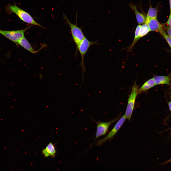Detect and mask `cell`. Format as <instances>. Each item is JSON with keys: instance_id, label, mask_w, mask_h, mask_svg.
<instances>
[{"instance_id": "obj_6", "label": "cell", "mask_w": 171, "mask_h": 171, "mask_svg": "<svg viewBox=\"0 0 171 171\" xmlns=\"http://www.w3.org/2000/svg\"><path fill=\"white\" fill-rule=\"evenodd\" d=\"M126 119L124 114L119 120L109 134L104 138L98 140L95 145L97 146H100L105 141L111 139L120 129Z\"/></svg>"}, {"instance_id": "obj_9", "label": "cell", "mask_w": 171, "mask_h": 171, "mask_svg": "<svg viewBox=\"0 0 171 171\" xmlns=\"http://www.w3.org/2000/svg\"><path fill=\"white\" fill-rule=\"evenodd\" d=\"M42 154L45 157H50L51 158H54L57 152L55 149V145L50 142L46 147L42 151Z\"/></svg>"}, {"instance_id": "obj_8", "label": "cell", "mask_w": 171, "mask_h": 171, "mask_svg": "<svg viewBox=\"0 0 171 171\" xmlns=\"http://www.w3.org/2000/svg\"><path fill=\"white\" fill-rule=\"evenodd\" d=\"M145 23L148 24L150 31H156L161 33L164 31L162 25L157 19H151Z\"/></svg>"}, {"instance_id": "obj_14", "label": "cell", "mask_w": 171, "mask_h": 171, "mask_svg": "<svg viewBox=\"0 0 171 171\" xmlns=\"http://www.w3.org/2000/svg\"><path fill=\"white\" fill-rule=\"evenodd\" d=\"M156 85L165 84L169 85L171 79L169 76H156L153 77Z\"/></svg>"}, {"instance_id": "obj_1", "label": "cell", "mask_w": 171, "mask_h": 171, "mask_svg": "<svg viewBox=\"0 0 171 171\" xmlns=\"http://www.w3.org/2000/svg\"><path fill=\"white\" fill-rule=\"evenodd\" d=\"M9 8L11 12L16 14L24 22L44 28V27L36 21L29 13L19 7L15 4L10 5Z\"/></svg>"}, {"instance_id": "obj_4", "label": "cell", "mask_w": 171, "mask_h": 171, "mask_svg": "<svg viewBox=\"0 0 171 171\" xmlns=\"http://www.w3.org/2000/svg\"><path fill=\"white\" fill-rule=\"evenodd\" d=\"M94 44H99L97 41H90L85 37L79 43L76 48V50L79 51L81 58V62L80 65L82 67L83 80L84 78L83 74L85 72H86L84 62V58L86 52L90 46Z\"/></svg>"}, {"instance_id": "obj_20", "label": "cell", "mask_w": 171, "mask_h": 171, "mask_svg": "<svg viewBox=\"0 0 171 171\" xmlns=\"http://www.w3.org/2000/svg\"><path fill=\"white\" fill-rule=\"evenodd\" d=\"M169 3L170 10V13H171V0H169Z\"/></svg>"}, {"instance_id": "obj_22", "label": "cell", "mask_w": 171, "mask_h": 171, "mask_svg": "<svg viewBox=\"0 0 171 171\" xmlns=\"http://www.w3.org/2000/svg\"></svg>"}, {"instance_id": "obj_21", "label": "cell", "mask_w": 171, "mask_h": 171, "mask_svg": "<svg viewBox=\"0 0 171 171\" xmlns=\"http://www.w3.org/2000/svg\"><path fill=\"white\" fill-rule=\"evenodd\" d=\"M168 106L169 108V109L171 111V102H170L168 103Z\"/></svg>"}, {"instance_id": "obj_19", "label": "cell", "mask_w": 171, "mask_h": 171, "mask_svg": "<svg viewBox=\"0 0 171 171\" xmlns=\"http://www.w3.org/2000/svg\"><path fill=\"white\" fill-rule=\"evenodd\" d=\"M166 30L168 36L171 38V28L169 27H167L166 28Z\"/></svg>"}, {"instance_id": "obj_15", "label": "cell", "mask_w": 171, "mask_h": 171, "mask_svg": "<svg viewBox=\"0 0 171 171\" xmlns=\"http://www.w3.org/2000/svg\"><path fill=\"white\" fill-rule=\"evenodd\" d=\"M150 31L148 24L144 23L141 25L139 33V39L146 35Z\"/></svg>"}, {"instance_id": "obj_5", "label": "cell", "mask_w": 171, "mask_h": 171, "mask_svg": "<svg viewBox=\"0 0 171 171\" xmlns=\"http://www.w3.org/2000/svg\"><path fill=\"white\" fill-rule=\"evenodd\" d=\"M32 26H29L21 30L13 31H4L0 30V33L10 40L18 44V42L24 37L25 31Z\"/></svg>"}, {"instance_id": "obj_13", "label": "cell", "mask_w": 171, "mask_h": 171, "mask_svg": "<svg viewBox=\"0 0 171 171\" xmlns=\"http://www.w3.org/2000/svg\"><path fill=\"white\" fill-rule=\"evenodd\" d=\"M149 6L146 14L145 22L151 19H157L158 11L157 8H154L152 6L150 0H149Z\"/></svg>"}, {"instance_id": "obj_7", "label": "cell", "mask_w": 171, "mask_h": 171, "mask_svg": "<svg viewBox=\"0 0 171 171\" xmlns=\"http://www.w3.org/2000/svg\"><path fill=\"white\" fill-rule=\"evenodd\" d=\"M119 116H119L115 119L109 122H102L99 120L98 122H97L92 119L93 121L95 122L97 124L95 138L93 143L98 138L106 134L108 131L110 125L112 123L117 121L119 119Z\"/></svg>"}, {"instance_id": "obj_11", "label": "cell", "mask_w": 171, "mask_h": 171, "mask_svg": "<svg viewBox=\"0 0 171 171\" xmlns=\"http://www.w3.org/2000/svg\"><path fill=\"white\" fill-rule=\"evenodd\" d=\"M130 7L133 10L137 22L138 24L141 25L145 23L146 17L142 13L137 10L136 6L133 4H129Z\"/></svg>"}, {"instance_id": "obj_12", "label": "cell", "mask_w": 171, "mask_h": 171, "mask_svg": "<svg viewBox=\"0 0 171 171\" xmlns=\"http://www.w3.org/2000/svg\"><path fill=\"white\" fill-rule=\"evenodd\" d=\"M156 85L153 78H151L144 83L138 89V94L146 91Z\"/></svg>"}, {"instance_id": "obj_18", "label": "cell", "mask_w": 171, "mask_h": 171, "mask_svg": "<svg viewBox=\"0 0 171 171\" xmlns=\"http://www.w3.org/2000/svg\"><path fill=\"white\" fill-rule=\"evenodd\" d=\"M167 23L169 27L171 28V13H170Z\"/></svg>"}, {"instance_id": "obj_10", "label": "cell", "mask_w": 171, "mask_h": 171, "mask_svg": "<svg viewBox=\"0 0 171 171\" xmlns=\"http://www.w3.org/2000/svg\"><path fill=\"white\" fill-rule=\"evenodd\" d=\"M18 43V44L21 45L24 48L31 53H34L37 52L43 47L42 46L40 49L38 50L37 51H35L33 48L30 44L26 39L24 36L19 41Z\"/></svg>"}, {"instance_id": "obj_17", "label": "cell", "mask_w": 171, "mask_h": 171, "mask_svg": "<svg viewBox=\"0 0 171 171\" xmlns=\"http://www.w3.org/2000/svg\"><path fill=\"white\" fill-rule=\"evenodd\" d=\"M161 34L166 39L171 48V38L166 34L164 31Z\"/></svg>"}, {"instance_id": "obj_3", "label": "cell", "mask_w": 171, "mask_h": 171, "mask_svg": "<svg viewBox=\"0 0 171 171\" xmlns=\"http://www.w3.org/2000/svg\"><path fill=\"white\" fill-rule=\"evenodd\" d=\"M138 86L135 81L132 88L130 95L128 100V104L124 114L126 119L130 121L134 107L135 100L138 93Z\"/></svg>"}, {"instance_id": "obj_2", "label": "cell", "mask_w": 171, "mask_h": 171, "mask_svg": "<svg viewBox=\"0 0 171 171\" xmlns=\"http://www.w3.org/2000/svg\"><path fill=\"white\" fill-rule=\"evenodd\" d=\"M76 19L75 24L71 23L68 19L65 14H63V17L69 25L73 40L76 44V48L81 42L86 37L81 28L77 25V15Z\"/></svg>"}, {"instance_id": "obj_16", "label": "cell", "mask_w": 171, "mask_h": 171, "mask_svg": "<svg viewBox=\"0 0 171 171\" xmlns=\"http://www.w3.org/2000/svg\"><path fill=\"white\" fill-rule=\"evenodd\" d=\"M141 26V25L138 24L136 28L134 40L132 44L129 48V51H130L131 50L136 43L140 39L139 38V33Z\"/></svg>"}]
</instances>
